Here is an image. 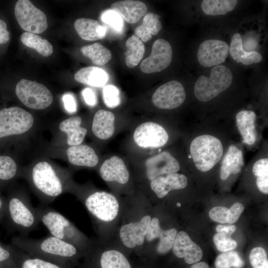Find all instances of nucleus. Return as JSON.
<instances>
[{
    "instance_id": "11",
    "label": "nucleus",
    "mask_w": 268,
    "mask_h": 268,
    "mask_svg": "<svg viewBox=\"0 0 268 268\" xmlns=\"http://www.w3.org/2000/svg\"><path fill=\"white\" fill-rule=\"evenodd\" d=\"M186 95L182 84L177 80L168 81L160 86L153 93L152 101L156 107L171 110L180 106Z\"/></svg>"
},
{
    "instance_id": "1",
    "label": "nucleus",
    "mask_w": 268,
    "mask_h": 268,
    "mask_svg": "<svg viewBox=\"0 0 268 268\" xmlns=\"http://www.w3.org/2000/svg\"><path fill=\"white\" fill-rule=\"evenodd\" d=\"M13 243L29 255L50 262L53 260V263L71 259L78 254L76 246L51 235L39 239L19 236L13 238Z\"/></svg>"
},
{
    "instance_id": "19",
    "label": "nucleus",
    "mask_w": 268,
    "mask_h": 268,
    "mask_svg": "<svg viewBox=\"0 0 268 268\" xmlns=\"http://www.w3.org/2000/svg\"><path fill=\"white\" fill-rule=\"evenodd\" d=\"M188 185L186 176L182 174L174 173L158 177L150 183L151 190L158 198H163L172 190H180Z\"/></svg>"
},
{
    "instance_id": "28",
    "label": "nucleus",
    "mask_w": 268,
    "mask_h": 268,
    "mask_svg": "<svg viewBox=\"0 0 268 268\" xmlns=\"http://www.w3.org/2000/svg\"><path fill=\"white\" fill-rule=\"evenodd\" d=\"M74 79L80 83L94 87H102L109 79L108 73L97 67H87L78 70L74 75Z\"/></svg>"
},
{
    "instance_id": "23",
    "label": "nucleus",
    "mask_w": 268,
    "mask_h": 268,
    "mask_svg": "<svg viewBox=\"0 0 268 268\" xmlns=\"http://www.w3.org/2000/svg\"><path fill=\"white\" fill-rule=\"evenodd\" d=\"M229 52L234 60L244 65H250L262 61L261 54L256 51H245L243 48L242 39L239 33L234 34L231 40Z\"/></svg>"
},
{
    "instance_id": "30",
    "label": "nucleus",
    "mask_w": 268,
    "mask_h": 268,
    "mask_svg": "<svg viewBox=\"0 0 268 268\" xmlns=\"http://www.w3.org/2000/svg\"><path fill=\"white\" fill-rule=\"evenodd\" d=\"M126 64L130 68L134 67L138 65L143 57L145 52L144 44L137 37L133 35L126 41Z\"/></svg>"
},
{
    "instance_id": "34",
    "label": "nucleus",
    "mask_w": 268,
    "mask_h": 268,
    "mask_svg": "<svg viewBox=\"0 0 268 268\" xmlns=\"http://www.w3.org/2000/svg\"><path fill=\"white\" fill-rule=\"evenodd\" d=\"M100 265L101 268H131L126 257L115 250L106 251L102 254Z\"/></svg>"
},
{
    "instance_id": "32",
    "label": "nucleus",
    "mask_w": 268,
    "mask_h": 268,
    "mask_svg": "<svg viewBox=\"0 0 268 268\" xmlns=\"http://www.w3.org/2000/svg\"><path fill=\"white\" fill-rule=\"evenodd\" d=\"M238 2L236 0H203L201 7L203 12L208 15H224L233 10Z\"/></svg>"
},
{
    "instance_id": "12",
    "label": "nucleus",
    "mask_w": 268,
    "mask_h": 268,
    "mask_svg": "<svg viewBox=\"0 0 268 268\" xmlns=\"http://www.w3.org/2000/svg\"><path fill=\"white\" fill-rule=\"evenodd\" d=\"M133 138L135 143L140 147L158 148L167 143L169 135L161 125L152 122H146L136 127Z\"/></svg>"
},
{
    "instance_id": "37",
    "label": "nucleus",
    "mask_w": 268,
    "mask_h": 268,
    "mask_svg": "<svg viewBox=\"0 0 268 268\" xmlns=\"http://www.w3.org/2000/svg\"><path fill=\"white\" fill-rule=\"evenodd\" d=\"M17 255L20 259V268H62L57 263L34 257H30L22 250Z\"/></svg>"
},
{
    "instance_id": "39",
    "label": "nucleus",
    "mask_w": 268,
    "mask_h": 268,
    "mask_svg": "<svg viewBox=\"0 0 268 268\" xmlns=\"http://www.w3.org/2000/svg\"><path fill=\"white\" fill-rule=\"evenodd\" d=\"M17 167L15 161L7 156H0V180L7 181L13 178Z\"/></svg>"
},
{
    "instance_id": "51",
    "label": "nucleus",
    "mask_w": 268,
    "mask_h": 268,
    "mask_svg": "<svg viewBox=\"0 0 268 268\" xmlns=\"http://www.w3.org/2000/svg\"><path fill=\"white\" fill-rule=\"evenodd\" d=\"M10 257V252L8 249L3 247L0 244V262L7 260L9 259Z\"/></svg>"
},
{
    "instance_id": "52",
    "label": "nucleus",
    "mask_w": 268,
    "mask_h": 268,
    "mask_svg": "<svg viewBox=\"0 0 268 268\" xmlns=\"http://www.w3.org/2000/svg\"><path fill=\"white\" fill-rule=\"evenodd\" d=\"M190 268H210L208 264L205 262H199L191 265Z\"/></svg>"
},
{
    "instance_id": "18",
    "label": "nucleus",
    "mask_w": 268,
    "mask_h": 268,
    "mask_svg": "<svg viewBox=\"0 0 268 268\" xmlns=\"http://www.w3.org/2000/svg\"><path fill=\"white\" fill-rule=\"evenodd\" d=\"M99 172L102 179L107 182L116 181L125 184L130 178L126 164L118 156H113L106 160L101 166Z\"/></svg>"
},
{
    "instance_id": "9",
    "label": "nucleus",
    "mask_w": 268,
    "mask_h": 268,
    "mask_svg": "<svg viewBox=\"0 0 268 268\" xmlns=\"http://www.w3.org/2000/svg\"><path fill=\"white\" fill-rule=\"evenodd\" d=\"M14 15L20 26L27 32L39 34L48 27L46 14L30 0H18L14 7Z\"/></svg>"
},
{
    "instance_id": "14",
    "label": "nucleus",
    "mask_w": 268,
    "mask_h": 268,
    "mask_svg": "<svg viewBox=\"0 0 268 268\" xmlns=\"http://www.w3.org/2000/svg\"><path fill=\"white\" fill-rule=\"evenodd\" d=\"M229 50V46L223 41L213 39L205 40L198 48V62L206 67L220 65L225 61Z\"/></svg>"
},
{
    "instance_id": "2",
    "label": "nucleus",
    "mask_w": 268,
    "mask_h": 268,
    "mask_svg": "<svg viewBox=\"0 0 268 268\" xmlns=\"http://www.w3.org/2000/svg\"><path fill=\"white\" fill-rule=\"evenodd\" d=\"M36 209L40 222L47 228L51 235L76 247L86 245L83 235L63 214L45 205Z\"/></svg>"
},
{
    "instance_id": "22",
    "label": "nucleus",
    "mask_w": 268,
    "mask_h": 268,
    "mask_svg": "<svg viewBox=\"0 0 268 268\" xmlns=\"http://www.w3.org/2000/svg\"><path fill=\"white\" fill-rule=\"evenodd\" d=\"M67 154L69 162L74 165L93 167L98 162V157L95 150L87 145L69 146Z\"/></svg>"
},
{
    "instance_id": "40",
    "label": "nucleus",
    "mask_w": 268,
    "mask_h": 268,
    "mask_svg": "<svg viewBox=\"0 0 268 268\" xmlns=\"http://www.w3.org/2000/svg\"><path fill=\"white\" fill-rule=\"evenodd\" d=\"M249 261L253 268H268V255L262 247L253 248L249 254Z\"/></svg>"
},
{
    "instance_id": "3",
    "label": "nucleus",
    "mask_w": 268,
    "mask_h": 268,
    "mask_svg": "<svg viewBox=\"0 0 268 268\" xmlns=\"http://www.w3.org/2000/svg\"><path fill=\"white\" fill-rule=\"evenodd\" d=\"M31 181L41 196L42 202L47 204L62 194L64 190L63 180L49 163L41 161L33 167Z\"/></svg>"
},
{
    "instance_id": "13",
    "label": "nucleus",
    "mask_w": 268,
    "mask_h": 268,
    "mask_svg": "<svg viewBox=\"0 0 268 268\" xmlns=\"http://www.w3.org/2000/svg\"><path fill=\"white\" fill-rule=\"evenodd\" d=\"M172 49L170 44L162 38L157 39L153 44L150 56L141 63V70L145 73L160 72L171 64Z\"/></svg>"
},
{
    "instance_id": "53",
    "label": "nucleus",
    "mask_w": 268,
    "mask_h": 268,
    "mask_svg": "<svg viewBox=\"0 0 268 268\" xmlns=\"http://www.w3.org/2000/svg\"><path fill=\"white\" fill-rule=\"evenodd\" d=\"M3 206V203L0 197V214L2 210Z\"/></svg>"
},
{
    "instance_id": "33",
    "label": "nucleus",
    "mask_w": 268,
    "mask_h": 268,
    "mask_svg": "<svg viewBox=\"0 0 268 268\" xmlns=\"http://www.w3.org/2000/svg\"><path fill=\"white\" fill-rule=\"evenodd\" d=\"M80 51L83 55L89 58L94 64L97 65H105L112 58L111 51L98 43L83 46Z\"/></svg>"
},
{
    "instance_id": "31",
    "label": "nucleus",
    "mask_w": 268,
    "mask_h": 268,
    "mask_svg": "<svg viewBox=\"0 0 268 268\" xmlns=\"http://www.w3.org/2000/svg\"><path fill=\"white\" fill-rule=\"evenodd\" d=\"M20 40L24 45L35 50L44 57H49L53 53L52 44L37 34L24 32L20 36Z\"/></svg>"
},
{
    "instance_id": "25",
    "label": "nucleus",
    "mask_w": 268,
    "mask_h": 268,
    "mask_svg": "<svg viewBox=\"0 0 268 268\" xmlns=\"http://www.w3.org/2000/svg\"><path fill=\"white\" fill-rule=\"evenodd\" d=\"M256 115L254 112L242 110L236 116V125L243 141L248 144H254L256 140L255 121Z\"/></svg>"
},
{
    "instance_id": "27",
    "label": "nucleus",
    "mask_w": 268,
    "mask_h": 268,
    "mask_svg": "<svg viewBox=\"0 0 268 268\" xmlns=\"http://www.w3.org/2000/svg\"><path fill=\"white\" fill-rule=\"evenodd\" d=\"M81 118L74 116L63 121L60 124V130L67 134V143L73 146L80 144L87 133L86 129L81 127Z\"/></svg>"
},
{
    "instance_id": "24",
    "label": "nucleus",
    "mask_w": 268,
    "mask_h": 268,
    "mask_svg": "<svg viewBox=\"0 0 268 268\" xmlns=\"http://www.w3.org/2000/svg\"><path fill=\"white\" fill-rule=\"evenodd\" d=\"M74 28L82 39L88 41H94L105 37L107 28L93 19L80 18L74 23Z\"/></svg>"
},
{
    "instance_id": "6",
    "label": "nucleus",
    "mask_w": 268,
    "mask_h": 268,
    "mask_svg": "<svg viewBox=\"0 0 268 268\" xmlns=\"http://www.w3.org/2000/svg\"><path fill=\"white\" fill-rule=\"evenodd\" d=\"M7 206L10 221L20 236L27 237L31 231L37 228L40 220L37 209L25 197H12Z\"/></svg>"
},
{
    "instance_id": "21",
    "label": "nucleus",
    "mask_w": 268,
    "mask_h": 268,
    "mask_svg": "<svg viewBox=\"0 0 268 268\" xmlns=\"http://www.w3.org/2000/svg\"><path fill=\"white\" fill-rule=\"evenodd\" d=\"M114 114L103 109L98 110L94 115L92 130L98 138L106 140L111 137L115 132Z\"/></svg>"
},
{
    "instance_id": "17",
    "label": "nucleus",
    "mask_w": 268,
    "mask_h": 268,
    "mask_svg": "<svg viewBox=\"0 0 268 268\" xmlns=\"http://www.w3.org/2000/svg\"><path fill=\"white\" fill-rule=\"evenodd\" d=\"M150 221L151 217L145 215L139 221L123 225L120 229V237L123 244L129 248L142 245Z\"/></svg>"
},
{
    "instance_id": "45",
    "label": "nucleus",
    "mask_w": 268,
    "mask_h": 268,
    "mask_svg": "<svg viewBox=\"0 0 268 268\" xmlns=\"http://www.w3.org/2000/svg\"><path fill=\"white\" fill-rule=\"evenodd\" d=\"M161 229L158 219L156 217L153 218L151 219L150 223L145 236L146 240L148 242H151L157 239V237Z\"/></svg>"
},
{
    "instance_id": "42",
    "label": "nucleus",
    "mask_w": 268,
    "mask_h": 268,
    "mask_svg": "<svg viewBox=\"0 0 268 268\" xmlns=\"http://www.w3.org/2000/svg\"><path fill=\"white\" fill-rule=\"evenodd\" d=\"M101 20L117 32L122 31L123 20L121 16L116 11L112 9L104 11L101 15Z\"/></svg>"
},
{
    "instance_id": "48",
    "label": "nucleus",
    "mask_w": 268,
    "mask_h": 268,
    "mask_svg": "<svg viewBox=\"0 0 268 268\" xmlns=\"http://www.w3.org/2000/svg\"><path fill=\"white\" fill-rule=\"evenodd\" d=\"M82 96L86 103L89 106H94L96 102V98L94 91L89 88H86L82 91Z\"/></svg>"
},
{
    "instance_id": "41",
    "label": "nucleus",
    "mask_w": 268,
    "mask_h": 268,
    "mask_svg": "<svg viewBox=\"0 0 268 268\" xmlns=\"http://www.w3.org/2000/svg\"><path fill=\"white\" fill-rule=\"evenodd\" d=\"M103 98L105 104L109 108H115L121 103L119 90L112 85H108L103 88Z\"/></svg>"
},
{
    "instance_id": "29",
    "label": "nucleus",
    "mask_w": 268,
    "mask_h": 268,
    "mask_svg": "<svg viewBox=\"0 0 268 268\" xmlns=\"http://www.w3.org/2000/svg\"><path fill=\"white\" fill-rule=\"evenodd\" d=\"M161 28L159 16L149 12L145 15L142 24L135 28L134 34L142 42H146L150 40L153 35L157 34Z\"/></svg>"
},
{
    "instance_id": "35",
    "label": "nucleus",
    "mask_w": 268,
    "mask_h": 268,
    "mask_svg": "<svg viewBox=\"0 0 268 268\" xmlns=\"http://www.w3.org/2000/svg\"><path fill=\"white\" fill-rule=\"evenodd\" d=\"M214 265L215 268H243L245 263L238 252L231 250L217 256Z\"/></svg>"
},
{
    "instance_id": "54",
    "label": "nucleus",
    "mask_w": 268,
    "mask_h": 268,
    "mask_svg": "<svg viewBox=\"0 0 268 268\" xmlns=\"http://www.w3.org/2000/svg\"><path fill=\"white\" fill-rule=\"evenodd\" d=\"M180 205H181V204H180V203H177V205H178V206H180Z\"/></svg>"
},
{
    "instance_id": "44",
    "label": "nucleus",
    "mask_w": 268,
    "mask_h": 268,
    "mask_svg": "<svg viewBox=\"0 0 268 268\" xmlns=\"http://www.w3.org/2000/svg\"><path fill=\"white\" fill-rule=\"evenodd\" d=\"M229 215V209L222 206L214 207L209 212L211 220L222 224L228 223Z\"/></svg>"
},
{
    "instance_id": "5",
    "label": "nucleus",
    "mask_w": 268,
    "mask_h": 268,
    "mask_svg": "<svg viewBox=\"0 0 268 268\" xmlns=\"http://www.w3.org/2000/svg\"><path fill=\"white\" fill-rule=\"evenodd\" d=\"M231 70L224 65L214 67L208 77L200 76L194 86L196 97L201 102H207L226 90L233 81Z\"/></svg>"
},
{
    "instance_id": "16",
    "label": "nucleus",
    "mask_w": 268,
    "mask_h": 268,
    "mask_svg": "<svg viewBox=\"0 0 268 268\" xmlns=\"http://www.w3.org/2000/svg\"><path fill=\"white\" fill-rule=\"evenodd\" d=\"M172 250L176 257L184 259L185 262L190 265L201 262L203 257L201 247L183 231L177 234Z\"/></svg>"
},
{
    "instance_id": "7",
    "label": "nucleus",
    "mask_w": 268,
    "mask_h": 268,
    "mask_svg": "<svg viewBox=\"0 0 268 268\" xmlns=\"http://www.w3.org/2000/svg\"><path fill=\"white\" fill-rule=\"evenodd\" d=\"M15 93L23 104L33 109H44L53 101L52 93L45 85L26 79L16 84Z\"/></svg>"
},
{
    "instance_id": "43",
    "label": "nucleus",
    "mask_w": 268,
    "mask_h": 268,
    "mask_svg": "<svg viewBox=\"0 0 268 268\" xmlns=\"http://www.w3.org/2000/svg\"><path fill=\"white\" fill-rule=\"evenodd\" d=\"M214 243L217 249L221 252H225L235 249L237 243L230 237L217 233L213 236Z\"/></svg>"
},
{
    "instance_id": "26",
    "label": "nucleus",
    "mask_w": 268,
    "mask_h": 268,
    "mask_svg": "<svg viewBox=\"0 0 268 268\" xmlns=\"http://www.w3.org/2000/svg\"><path fill=\"white\" fill-rule=\"evenodd\" d=\"M243 165L242 151L235 145H231L222 162L220 168L221 179L225 180L231 174L240 172Z\"/></svg>"
},
{
    "instance_id": "47",
    "label": "nucleus",
    "mask_w": 268,
    "mask_h": 268,
    "mask_svg": "<svg viewBox=\"0 0 268 268\" xmlns=\"http://www.w3.org/2000/svg\"><path fill=\"white\" fill-rule=\"evenodd\" d=\"M65 109L69 113L76 111L77 104L73 95L69 93H65L62 97Z\"/></svg>"
},
{
    "instance_id": "50",
    "label": "nucleus",
    "mask_w": 268,
    "mask_h": 268,
    "mask_svg": "<svg viewBox=\"0 0 268 268\" xmlns=\"http://www.w3.org/2000/svg\"><path fill=\"white\" fill-rule=\"evenodd\" d=\"M9 40V33L5 22L0 19V44L6 43Z\"/></svg>"
},
{
    "instance_id": "8",
    "label": "nucleus",
    "mask_w": 268,
    "mask_h": 268,
    "mask_svg": "<svg viewBox=\"0 0 268 268\" xmlns=\"http://www.w3.org/2000/svg\"><path fill=\"white\" fill-rule=\"evenodd\" d=\"M34 118L24 109L11 107L0 110V138L19 134L32 127Z\"/></svg>"
},
{
    "instance_id": "15",
    "label": "nucleus",
    "mask_w": 268,
    "mask_h": 268,
    "mask_svg": "<svg viewBox=\"0 0 268 268\" xmlns=\"http://www.w3.org/2000/svg\"><path fill=\"white\" fill-rule=\"evenodd\" d=\"M145 167L146 176L152 181L161 176L176 173L180 169V164L169 152L164 151L147 158Z\"/></svg>"
},
{
    "instance_id": "20",
    "label": "nucleus",
    "mask_w": 268,
    "mask_h": 268,
    "mask_svg": "<svg viewBox=\"0 0 268 268\" xmlns=\"http://www.w3.org/2000/svg\"><path fill=\"white\" fill-rule=\"evenodd\" d=\"M111 8L126 22L131 24L137 22L147 11V7L144 2L134 0L115 2L111 5Z\"/></svg>"
},
{
    "instance_id": "46",
    "label": "nucleus",
    "mask_w": 268,
    "mask_h": 268,
    "mask_svg": "<svg viewBox=\"0 0 268 268\" xmlns=\"http://www.w3.org/2000/svg\"><path fill=\"white\" fill-rule=\"evenodd\" d=\"M243 205L239 202L234 203L229 209L230 215L228 223H234L237 221L244 210Z\"/></svg>"
},
{
    "instance_id": "38",
    "label": "nucleus",
    "mask_w": 268,
    "mask_h": 268,
    "mask_svg": "<svg viewBox=\"0 0 268 268\" xmlns=\"http://www.w3.org/2000/svg\"><path fill=\"white\" fill-rule=\"evenodd\" d=\"M177 234V231L175 228L166 230L161 229L157 237V238L159 239L156 247V251L158 254H165L171 249Z\"/></svg>"
},
{
    "instance_id": "49",
    "label": "nucleus",
    "mask_w": 268,
    "mask_h": 268,
    "mask_svg": "<svg viewBox=\"0 0 268 268\" xmlns=\"http://www.w3.org/2000/svg\"><path fill=\"white\" fill-rule=\"evenodd\" d=\"M218 233L230 237L236 230L235 225H218L215 228Z\"/></svg>"
},
{
    "instance_id": "10",
    "label": "nucleus",
    "mask_w": 268,
    "mask_h": 268,
    "mask_svg": "<svg viewBox=\"0 0 268 268\" xmlns=\"http://www.w3.org/2000/svg\"><path fill=\"white\" fill-rule=\"evenodd\" d=\"M84 204L88 211L97 219L109 222L117 216L119 204L117 199L110 193L95 192L84 200Z\"/></svg>"
},
{
    "instance_id": "4",
    "label": "nucleus",
    "mask_w": 268,
    "mask_h": 268,
    "mask_svg": "<svg viewBox=\"0 0 268 268\" xmlns=\"http://www.w3.org/2000/svg\"><path fill=\"white\" fill-rule=\"evenodd\" d=\"M223 152L220 140L209 134L196 137L190 145V153L194 163L201 172L211 169L221 159Z\"/></svg>"
},
{
    "instance_id": "36",
    "label": "nucleus",
    "mask_w": 268,
    "mask_h": 268,
    "mask_svg": "<svg viewBox=\"0 0 268 268\" xmlns=\"http://www.w3.org/2000/svg\"><path fill=\"white\" fill-rule=\"evenodd\" d=\"M253 172L257 176L256 184L259 190L268 193V159L262 158L257 161L253 167Z\"/></svg>"
}]
</instances>
